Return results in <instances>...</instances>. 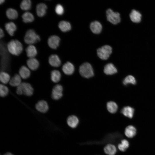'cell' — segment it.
I'll return each instance as SVG.
<instances>
[{"mask_svg":"<svg viewBox=\"0 0 155 155\" xmlns=\"http://www.w3.org/2000/svg\"><path fill=\"white\" fill-rule=\"evenodd\" d=\"M2 155H14L13 153L10 152H7Z\"/></svg>","mask_w":155,"mask_h":155,"instance_id":"8d00e7d4","label":"cell"},{"mask_svg":"<svg viewBox=\"0 0 155 155\" xmlns=\"http://www.w3.org/2000/svg\"><path fill=\"white\" fill-rule=\"evenodd\" d=\"M129 17L131 21L133 23L138 24L142 21V15L139 11L133 9L130 12Z\"/></svg>","mask_w":155,"mask_h":155,"instance_id":"52a82bcc","label":"cell"},{"mask_svg":"<svg viewBox=\"0 0 155 155\" xmlns=\"http://www.w3.org/2000/svg\"><path fill=\"white\" fill-rule=\"evenodd\" d=\"M21 8L24 10H28L31 7V2L30 0H24L20 3Z\"/></svg>","mask_w":155,"mask_h":155,"instance_id":"d6a6232c","label":"cell"},{"mask_svg":"<svg viewBox=\"0 0 155 155\" xmlns=\"http://www.w3.org/2000/svg\"><path fill=\"white\" fill-rule=\"evenodd\" d=\"M22 18L23 21L25 23H29L32 22L34 19L33 15L31 13L26 12L24 13Z\"/></svg>","mask_w":155,"mask_h":155,"instance_id":"f1b7e54d","label":"cell"},{"mask_svg":"<svg viewBox=\"0 0 155 155\" xmlns=\"http://www.w3.org/2000/svg\"><path fill=\"white\" fill-rule=\"evenodd\" d=\"M90 27L92 31L94 33L98 34L100 33L102 29V26L98 21H94L90 24Z\"/></svg>","mask_w":155,"mask_h":155,"instance_id":"5bb4252c","label":"cell"},{"mask_svg":"<svg viewBox=\"0 0 155 155\" xmlns=\"http://www.w3.org/2000/svg\"><path fill=\"white\" fill-rule=\"evenodd\" d=\"M60 38L56 35L50 36L48 40V44L49 46L53 49H56L59 45Z\"/></svg>","mask_w":155,"mask_h":155,"instance_id":"9c48e42d","label":"cell"},{"mask_svg":"<svg viewBox=\"0 0 155 155\" xmlns=\"http://www.w3.org/2000/svg\"><path fill=\"white\" fill-rule=\"evenodd\" d=\"M108 111L110 113H115L118 109V106L117 104L113 101L108 102L106 105Z\"/></svg>","mask_w":155,"mask_h":155,"instance_id":"83f0119b","label":"cell"},{"mask_svg":"<svg viewBox=\"0 0 155 155\" xmlns=\"http://www.w3.org/2000/svg\"><path fill=\"white\" fill-rule=\"evenodd\" d=\"M6 15L7 17L10 19H15L18 17V13L14 9L9 8L7 10Z\"/></svg>","mask_w":155,"mask_h":155,"instance_id":"4316f807","label":"cell"},{"mask_svg":"<svg viewBox=\"0 0 155 155\" xmlns=\"http://www.w3.org/2000/svg\"><path fill=\"white\" fill-rule=\"evenodd\" d=\"M47 6L44 3H41L38 4L36 7V12L39 17L44 16L46 13Z\"/></svg>","mask_w":155,"mask_h":155,"instance_id":"d6986e66","label":"cell"},{"mask_svg":"<svg viewBox=\"0 0 155 155\" xmlns=\"http://www.w3.org/2000/svg\"><path fill=\"white\" fill-rule=\"evenodd\" d=\"M9 89L7 87L3 84L0 86V95L2 97L6 96L8 94Z\"/></svg>","mask_w":155,"mask_h":155,"instance_id":"836d02e7","label":"cell"},{"mask_svg":"<svg viewBox=\"0 0 155 155\" xmlns=\"http://www.w3.org/2000/svg\"><path fill=\"white\" fill-rule=\"evenodd\" d=\"M104 150L106 154L109 155H115L117 151L115 146L111 144L106 146L104 148Z\"/></svg>","mask_w":155,"mask_h":155,"instance_id":"484cf974","label":"cell"},{"mask_svg":"<svg viewBox=\"0 0 155 155\" xmlns=\"http://www.w3.org/2000/svg\"><path fill=\"white\" fill-rule=\"evenodd\" d=\"M5 28L8 34L11 36H12L14 32L16 29V27L15 24L13 22H10L6 23L5 24Z\"/></svg>","mask_w":155,"mask_h":155,"instance_id":"7402d4cb","label":"cell"},{"mask_svg":"<svg viewBox=\"0 0 155 155\" xmlns=\"http://www.w3.org/2000/svg\"><path fill=\"white\" fill-rule=\"evenodd\" d=\"M7 48L10 53L15 55H20L23 50L21 43L17 40H13L9 41L7 44Z\"/></svg>","mask_w":155,"mask_h":155,"instance_id":"6da1fadb","label":"cell"},{"mask_svg":"<svg viewBox=\"0 0 155 155\" xmlns=\"http://www.w3.org/2000/svg\"><path fill=\"white\" fill-rule=\"evenodd\" d=\"M136 133V129L133 125H129L125 128V134L126 136L128 138H132L135 135Z\"/></svg>","mask_w":155,"mask_h":155,"instance_id":"2e32d148","label":"cell"},{"mask_svg":"<svg viewBox=\"0 0 155 155\" xmlns=\"http://www.w3.org/2000/svg\"><path fill=\"white\" fill-rule=\"evenodd\" d=\"M19 75L22 79L28 78L30 75L29 69L25 66H22L19 70Z\"/></svg>","mask_w":155,"mask_h":155,"instance_id":"e0dca14e","label":"cell"},{"mask_svg":"<svg viewBox=\"0 0 155 155\" xmlns=\"http://www.w3.org/2000/svg\"><path fill=\"white\" fill-rule=\"evenodd\" d=\"M5 1V0H0V4H1V3H3Z\"/></svg>","mask_w":155,"mask_h":155,"instance_id":"74e56055","label":"cell"},{"mask_svg":"<svg viewBox=\"0 0 155 155\" xmlns=\"http://www.w3.org/2000/svg\"><path fill=\"white\" fill-rule=\"evenodd\" d=\"M129 142L128 141L124 139L121 141V143L118 145L119 149L121 151L124 152L129 147Z\"/></svg>","mask_w":155,"mask_h":155,"instance_id":"1f68e13d","label":"cell"},{"mask_svg":"<svg viewBox=\"0 0 155 155\" xmlns=\"http://www.w3.org/2000/svg\"><path fill=\"white\" fill-rule=\"evenodd\" d=\"M61 74L58 70H54L51 72V78L52 81L54 83H57L60 80Z\"/></svg>","mask_w":155,"mask_h":155,"instance_id":"d4e9b609","label":"cell"},{"mask_svg":"<svg viewBox=\"0 0 155 155\" xmlns=\"http://www.w3.org/2000/svg\"><path fill=\"white\" fill-rule=\"evenodd\" d=\"M49 64L54 67H59L61 64V61L58 56L56 55H52L49 59Z\"/></svg>","mask_w":155,"mask_h":155,"instance_id":"8fae6325","label":"cell"},{"mask_svg":"<svg viewBox=\"0 0 155 155\" xmlns=\"http://www.w3.org/2000/svg\"><path fill=\"white\" fill-rule=\"evenodd\" d=\"M35 108L39 112L44 113L48 111L49 106L46 101L41 100L39 101L36 104Z\"/></svg>","mask_w":155,"mask_h":155,"instance_id":"30bf717a","label":"cell"},{"mask_svg":"<svg viewBox=\"0 0 155 155\" xmlns=\"http://www.w3.org/2000/svg\"><path fill=\"white\" fill-rule=\"evenodd\" d=\"M40 40L39 36L33 30H29L27 31L24 37L25 42L29 45L35 43Z\"/></svg>","mask_w":155,"mask_h":155,"instance_id":"5b68a950","label":"cell"},{"mask_svg":"<svg viewBox=\"0 0 155 155\" xmlns=\"http://www.w3.org/2000/svg\"><path fill=\"white\" fill-rule=\"evenodd\" d=\"M55 11L59 15H62L64 12V9L63 6L60 4H57L55 8Z\"/></svg>","mask_w":155,"mask_h":155,"instance_id":"e575fe53","label":"cell"},{"mask_svg":"<svg viewBox=\"0 0 155 155\" xmlns=\"http://www.w3.org/2000/svg\"><path fill=\"white\" fill-rule=\"evenodd\" d=\"M17 87L16 92L18 95L24 94L27 96H30L33 94V89L29 83L22 82Z\"/></svg>","mask_w":155,"mask_h":155,"instance_id":"7a4b0ae2","label":"cell"},{"mask_svg":"<svg viewBox=\"0 0 155 155\" xmlns=\"http://www.w3.org/2000/svg\"><path fill=\"white\" fill-rule=\"evenodd\" d=\"M27 64L28 68L32 70H36L39 66L38 61L35 58L28 59L27 61Z\"/></svg>","mask_w":155,"mask_h":155,"instance_id":"4fadbf2b","label":"cell"},{"mask_svg":"<svg viewBox=\"0 0 155 155\" xmlns=\"http://www.w3.org/2000/svg\"><path fill=\"white\" fill-rule=\"evenodd\" d=\"M62 69L64 73L66 75H70L73 73L74 67L72 63L67 62L63 65Z\"/></svg>","mask_w":155,"mask_h":155,"instance_id":"7c38bea8","label":"cell"},{"mask_svg":"<svg viewBox=\"0 0 155 155\" xmlns=\"http://www.w3.org/2000/svg\"><path fill=\"white\" fill-rule=\"evenodd\" d=\"M79 72L83 77L89 78L94 75L93 68L91 65L88 63H83L80 67Z\"/></svg>","mask_w":155,"mask_h":155,"instance_id":"277c9868","label":"cell"},{"mask_svg":"<svg viewBox=\"0 0 155 155\" xmlns=\"http://www.w3.org/2000/svg\"><path fill=\"white\" fill-rule=\"evenodd\" d=\"M63 88L59 84L55 85L53 88L51 93V97L55 100L60 99L63 96Z\"/></svg>","mask_w":155,"mask_h":155,"instance_id":"ba28073f","label":"cell"},{"mask_svg":"<svg viewBox=\"0 0 155 155\" xmlns=\"http://www.w3.org/2000/svg\"><path fill=\"white\" fill-rule=\"evenodd\" d=\"M58 26L60 30L63 32L69 31L71 28L70 24L68 22L65 21H60L59 24Z\"/></svg>","mask_w":155,"mask_h":155,"instance_id":"cb8c5ba5","label":"cell"},{"mask_svg":"<svg viewBox=\"0 0 155 155\" xmlns=\"http://www.w3.org/2000/svg\"><path fill=\"white\" fill-rule=\"evenodd\" d=\"M104 72L107 75H111L117 72V68L112 63H110L106 64L104 66Z\"/></svg>","mask_w":155,"mask_h":155,"instance_id":"9a60e30c","label":"cell"},{"mask_svg":"<svg viewBox=\"0 0 155 155\" xmlns=\"http://www.w3.org/2000/svg\"><path fill=\"white\" fill-rule=\"evenodd\" d=\"M112 52V48L108 45L104 46L97 50V54L98 57L101 59L104 60L107 59Z\"/></svg>","mask_w":155,"mask_h":155,"instance_id":"8992f818","label":"cell"},{"mask_svg":"<svg viewBox=\"0 0 155 155\" xmlns=\"http://www.w3.org/2000/svg\"><path fill=\"white\" fill-rule=\"evenodd\" d=\"M123 82L125 85H127L129 84L135 85L136 84V81L135 78L133 76L129 75L124 79Z\"/></svg>","mask_w":155,"mask_h":155,"instance_id":"4dcf8cb0","label":"cell"},{"mask_svg":"<svg viewBox=\"0 0 155 155\" xmlns=\"http://www.w3.org/2000/svg\"><path fill=\"white\" fill-rule=\"evenodd\" d=\"M134 110L130 106L124 107L121 110V113L125 116L132 118L133 116Z\"/></svg>","mask_w":155,"mask_h":155,"instance_id":"ac0fdd59","label":"cell"},{"mask_svg":"<svg viewBox=\"0 0 155 155\" xmlns=\"http://www.w3.org/2000/svg\"><path fill=\"white\" fill-rule=\"evenodd\" d=\"M4 34L3 31L1 28L0 29V37L1 38L3 37L4 36Z\"/></svg>","mask_w":155,"mask_h":155,"instance_id":"d590c367","label":"cell"},{"mask_svg":"<svg viewBox=\"0 0 155 155\" xmlns=\"http://www.w3.org/2000/svg\"><path fill=\"white\" fill-rule=\"evenodd\" d=\"M27 57L30 58H34L37 54V51L34 46L29 45L26 49Z\"/></svg>","mask_w":155,"mask_h":155,"instance_id":"ffe728a7","label":"cell"},{"mask_svg":"<svg viewBox=\"0 0 155 155\" xmlns=\"http://www.w3.org/2000/svg\"><path fill=\"white\" fill-rule=\"evenodd\" d=\"M21 78L19 74H15L10 79L9 83L11 86L17 87L22 83Z\"/></svg>","mask_w":155,"mask_h":155,"instance_id":"44dd1931","label":"cell"},{"mask_svg":"<svg viewBox=\"0 0 155 155\" xmlns=\"http://www.w3.org/2000/svg\"><path fill=\"white\" fill-rule=\"evenodd\" d=\"M106 16L108 21L113 25H117L121 22V14L119 12L108 9L106 11Z\"/></svg>","mask_w":155,"mask_h":155,"instance_id":"3957f363","label":"cell"},{"mask_svg":"<svg viewBox=\"0 0 155 155\" xmlns=\"http://www.w3.org/2000/svg\"><path fill=\"white\" fill-rule=\"evenodd\" d=\"M10 76L7 73L2 71L0 74V80L3 84H6L9 83L10 80Z\"/></svg>","mask_w":155,"mask_h":155,"instance_id":"f546056e","label":"cell"},{"mask_svg":"<svg viewBox=\"0 0 155 155\" xmlns=\"http://www.w3.org/2000/svg\"><path fill=\"white\" fill-rule=\"evenodd\" d=\"M79 122L78 118L74 115L69 116L67 119V123L70 127L74 128L76 127Z\"/></svg>","mask_w":155,"mask_h":155,"instance_id":"603a6c76","label":"cell"}]
</instances>
